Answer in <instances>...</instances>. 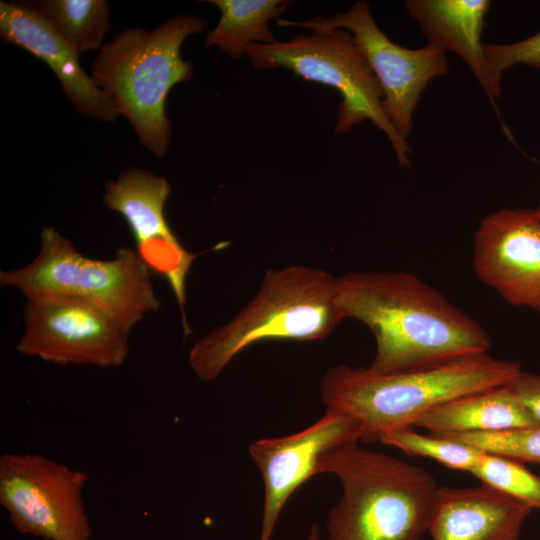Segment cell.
Wrapping results in <instances>:
<instances>
[{
	"instance_id": "obj_20",
	"label": "cell",
	"mask_w": 540,
	"mask_h": 540,
	"mask_svg": "<svg viewBox=\"0 0 540 540\" xmlns=\"http://www.w3.org/2000/svg\"><path fill=\"white\" fill-rule=\"evenodd\" d=\"M380 441L410 456L431 458L448 468L469 473L476 468L485 454L480 449L444 436L420 434L414 431L413 427L392 431Z\"/></svg>"
},
{
	"instance_id": "obj_1",
	"label": "cell",
	"mask_w": 540,
	"mask_h": 540,
	"mask_svg": "<svg viewBox=\"0 0 540 540\" xmlns=\"http://www.w3.org/2000/svg\"><path fill=\"white\" fill-rule=\"evenodd\" d=\"M337 305L372 331L370 368L397 373L488 353L491 340L472 317L407 272H350L339 277Z\"/></svg>"
},
{
	"instance_id": "obj_13",
	"label": "cell",
	"mask_w": 540,
	"mask_h": 540,
	"mask_svg": "<svg viewBox=\"0 0 540 540\" xmlns=\"http://www.w3.org/2000/svg\"><path fill=\"white\" fill-rule=\"evenodd\" d=\"M477 277L509 304L540 312V220L532 209H501L474 236Z\"/></svg>"
},
{
	"instance_id": "obj_21",
	"label": "cell",
	"mask_w": 540,
	"mask_h": 540,
	"mask_svg": "<svg viewBox=\"0 0 540 540\" xmlns=\"http://www.w3.org/2000/svg\"><path fill=\"white\" fill-rule=\"evenodd\" d=\"M471 474L530 508L540 509V476L522 462L485 452Z\"/></svg>"
},
{
	"instance_id": "obj_12",
	"label": "cell",
	"mask_w": 540,
	"mask_h": 540,
	"mask_svg": "<svg viewBox=\"0 0 540 540\" xmlns=\"http://www.w3.org/2000/svg\"><path fill=\"white\" fill-rule=\"evenodd\" d=\"M362 423L345 413L326 409L307 428L275 438H262L249 446V454L264 484L260 540H270L280 513L295 490L322 473L326 457L337 448L358 442Z\"/></svg>"
},
{
	"instance_id": "obj_11",
	"label": "cell",
	"mask_w": 540,
	"mask_h": 540,
	"mask_svg": "<svg viewBox=\"0 0 540 540\" xmlns=\"http://www.w3.org/2000/svg\"><path fill=\"white\" fill-rule=\"evenodd\" d=\"M172 191L168 181L151 171L128 168L109 180L103 197L107 209L127 223L136 251L151 272L169 284L181 308L185 334L190 332L184 314L186 278L194 259L168 224L165 204Z\"/></svg>"
},
{
	"instance_id": "obj_5",
	"label": "cell",
	"mask_w": 540,
	"mask_h": 540,
	"mask_svg": "<svg viewBox=\"0 0 540 540\" xmlns=\"http://www.w3.org/2000/svg\"><path fill=\"white\" fill-rule=\"evenodd\" d=\"M339 278L303 265L267 270L254 296L227 323L197 339L188 353L194 375L215 380L247 347L268 339L319 340L345 319Z\"/></svg>"
},
{
	"instance_id": "obj_4",
	"label": "cell",
	"mask_w": 540,
	"mask_h": 540,
	"mask_svg": "<svg viewBox=\"0 0 540 540\" xmlns=\"http://www.w3.org/2000/svg\"><path fill=\"white\" fill-rule=\"evenodd\" d=\"M322 473L342 486L328 540H419L428 532L439 486L426 469L354 442L331 452Z\"/></svg>"
},
{
	"instance_id": "obj_6",
	"label": "cell",
	"mask_w": 540,
	"mask_h": 540,
	"mask_svg": "<svg viewBox=\"0 0 540 540\" xmlns=\"http://www.w3.org/2000/svg\"><path fill=\"white\" fill-rule=\"evenodd\" d=\"M1 286L26 300L70 299L109 314L128 334L160 309L151 271L135 249L119 248L112 259L84 256L55 227L44 226L37 256L27 265L0 271Z\"/></svg>"
},
{
	"instance_id": "obj_9",
	"label": "cell",
	"mask_w": 540,
	"mask_h": 540,
	"mask_svg": "<svg viewBox=\"0 0 540 540\" xmlns=\"http://www.w3.org/2000/svg\"><path fill=\"white\" fill-rule=\"evenodd\" d=\"M276 23L311 32L334 29L350 32L382 88L385 114L405 140L413 128V113L421 93L431 79L448 71L446 52L440 47L428 43L420 49H409L391 41L376 24L365 0L330 17L316 16L302 21L279 19Z\"/></svg>"
},
{
	"instance_id": "obj_7",
	"label": "cell",
	"mask_w": 540,
	"mask_h": 540,
	"mask_svg": "<svg viewBox=\"0 0 540 540\" xmlns=\"http://www.w3.org/2000/svg\"><path fill=\"white\" fill-rule=\"evenodd\" d=\"M246 57L255 69L286 68L300 78L335 88L341 95L335 134L370 120L387 135L399 163L411 167L413 151L385 114L382 88L350 32L301 33L288 41L254 44Z\"/></svg>"
},
{
	"instance_id": "obj_14",
	"label": "cell",
	"mask_w": 540,
	"mask_h": 540,
	"mask_svg": "<svg viewBox=\"0 0 540 540\" xmlns=\"http://www.w3.org/2000/svg\"><path fill=\"white\" fill-rule=\"evenodd\" d=\"M0 38L41 59L58 78L74 109L98 121L119 117L108 98L93 83L79 55L27 2H0Z\"/></svg>"
},
{
	"instance_id": "obj_10",
	"label": "cell",
	"mask_w": 540,
	"mask_h": 540,
	"mask_svg": "<svg viewBox=\"0 0 540 540\" xmlns=\"http://www.w3.org/2000/svg\"><path fill=\"white\" fill-rule=\"evenodd\" d=\"M17 351L57 365L119 367L128 333L106 312L70 299L27 300Z\"/></svg>"
},
{
	"instance_id": "obj_22",
	"label": "cell",
	"mask_w": 540,
	"mask_h": 540,
	"mask_svg": "<svg viewBox=\"0 0 540 540\" xmlns=\"http://www.w3.org/2000/svg\"><path fill=\"white\" fill-rule=\"evenodd\" d=\"M437 435L490 454L540 465V424L497 432Z\"/></svg>"
},
{
	"instance_id": "obj_15",
	"label": "cell",
	"mask_w": 540,
	"mask_h": 540,
	"mask_svg": "<svg viewBox=\"0 0 540 540\" xmlns=\"http://www.w3.org/2000/svg\"><path fill=\"white\" fill-rule=\"evenodd\" d=\"M533 509L486 484L438 487L428 532L432 540H520Z\"/></svg>"
},
{
	"instance_id": "obj_3",
	"label": "cell",
	"mask_w": 540,
	"mask_h": 540,
	"mask_svg": "<svg viewBox=\"0 0 540 540\" xmlns=\"http://www.w3.org/2000/svg\"><path fill=\"white\" fill-rule=\"evenodd\" d=\"M207 21L194 15L174 16L153 30L126 28L104 44L91 65V79L118 115L132 126L140 143L163 157L171 138L166 116L170 90L189 81L193 64L181 47L204 31Z\"/></svg>"
},
{
	"instance_id": "obj_2",
	"label": "cell",
	"mask_w": 540,
	"mask_h": 540,
	"mask_svg": "<svg viewBox=\"0 0 540 540\" xmlns=\"http://www.w3.org/2000/svg\"><path fill=\"white\" fill-rule=\"evenodd\" d=\"M521 371L519 362L488 353L397 373L342 364L326 370L320 392L326 409L358 419L363 426L361 440L374 442L392 431L413 427L423 414L447 401L507 385Z\"/></svg>"
},
{
	"instance_id": "obj_19",
	"label": "cell",
	"mask_w": 540,
	"mask_h": 540,
	"mask_svg": "<svg viewBox=\"0 0 540 540\" xmlns=\"http://www.w3.org/2000/svg\"><path fill=\"white\" fill-rule=\"evenodd\" d=\"M78 54L101 50L109 29L110 10L104 0L26 1Z\"/></svg>"
},
{
	"instance_id": "obj_24",
	"label": "cell",
	"mask_w": 540,
	"mask_h": 540,
	"mask_svg": "<svg viewBox=\"0 0 540 540\" xmlns=\"http://www.w3.org/2000/svg\"><path fill=\"white\" fill-rule=\"evenodd\" d=\"M507 385L516 398L540 423V374L521 371Z\"/></svg>"
},
{
	"instance_id": "obj_16",
	"label": "cell",
	"mask_w": 540,
	"mask_h": 540,
	"mask_svg": "<svg viewBox=\"0 0 540 540\" xmlns=\"http://www.w3.org/2000/svg\"><path fill=\"white\" fill-rule=\"evenodd\" d=\"M489 0H408V14L418 22L428 43L458 54L472 70L494 107L500 93L487 67L481 36Z\"/></svg>"
},
{
	"instance_id": "obj_25",
	"label": "cell",
	"mask_w": 540,
	"mask_h": 540,
	"mask_svg": "<svg viewBox=\"0 0 540 540\" xmlns=\"http://www.w3.org/2000/svg\"><path fill=\"white\" fill-rule=\"evenodd\" d=\"M304 540H321L320 528L317 523L310 526L309 532Z\"/></svg>"
},
{
	"instance_id": "obj_17",
	"label": "cell",
	"mask_w": 540,
	"mask_h": 540,
	"mask_svg": "<svg viewBox=\"0 0 540 540\" xmlns=\"http://www.w3.org/2000/svg\"><path fill=\"white\" fill-rule=\"evenodd\" d=\"M540 424L508 385L454 398L423 414L413 425L432 434L497 432Z\"/></svg>"
},
{
	"instance_id": "obj_8",
	"label": "cell",
	"mask_w": 540,
	"mask_h": 540,
	"mask_svg": "<svg viewBox=\"0 0 540 540\" xmlns=\"http://www.w3.org/2000/svg\"><path fill=\"white\" fill-rule=\"evenodd\" d=\"M87 474L39 454L0 457V504L22 534L46 540H89L82 491Z\"/></svg>"
},
{
	"instance_id": "obj_26",
	"label": "cell",
	"mask_w": 540,
	"mask_h": 540,
	"mask_svg": "<svg viewBox=\"0 0 540 540\" xmlns=\"http://www.w3.org/2000/svg\"><path fill=\"white\" fill-rule=\"evenodd\" d=\"M535 211H536V213H537V215H538V218H539V220H540V204H539V206L535 209Z\"/></svg>"
},
{
	"instance_id": "obj_18",
	"label": "cell",
	"mask_w": 540,
	"mask_h": 540,
	"mask_svg": "<svg viewBox=\"0 0 540 540\" xmlns=\"http://www.w3.org/2000/svg\"><path fill=\"white\" fill-rule=\"evenodd\" d=\"M220 12V18L206 38V46L217 47L233 59L246 56L254 44L277 41L269 29L270 20H279L292 1L287 0H208Z\"/></svg>"
},
{
	"instance_id": "obj_23",
	"label": "cell",
	"mask_w": 540,
	"mask_h": 540,
	"mask_svg": "<svg viewBox=\"0 0 540 540\" xmlns=\"http://www.w3.org/2000/svg\"><path fill=\"white\" fill-rule=\"evenodd\" d=\"M488 71L495 89L501 94L502 73L515 65L540 68V30L532 36L510 44H484Z\"/></svg>"
}]
</instances>
